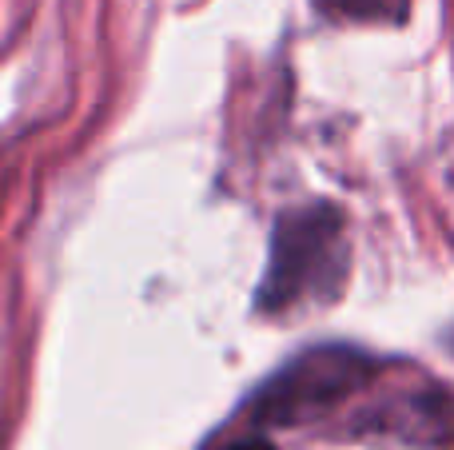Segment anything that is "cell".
<instances>
[{"instance_id": "obj_1", "label": "cell", "mask_w": 454, "mask_h": 450, "mask_svg": "<svg viewBox=\"0 0 454 450\" xmlns=\"http://www.w3.org/2000/svg\"><path fill=\"white\" fill-rule=\"evenodd\" d=\"M347 279V220L335 204L291 207L275 220L271 255L259 279L255 307L263 315L335 295Z\"/></svg>"}, {"instance_id": "obj_2", "label": "cell", "mask_w": 454, "mask_h": 450, "mask_svg": "<svg viewBox=\"0 0 454 450\" xmlns=\"http://www.w3.org/2000/svg\"><path fill=\"white\" fill-rule=\"evenodd\" d=\"M375 371L379 359L359 347H343V343L311 347L263 383V391L251 399V419L263 427H295V423L319 419Z\"/></svg>"}, {"instance_id": "obj_3", "label": "cell", "mask_w": 454, "mask_h": 450, "mask_svg": "<svg viewBox=\"0 0 454 450\" xmlns=\"http://www.w3.org/2000/svg\"><path fill=\"white\" fill-rule=\"evenodd\" d=\"M411 0H315L335 20H359V24H379V20H403Z\"/></svg>"}, {"instance_id": "obj_4", "label": "cell", "mask_w": 454, "mask_h": 450, "mask_svg": "<svg viewBox=\"0 0 454 450\" xmlns=\"http://www.w3.org/2000/svg\"><path fill=\"white\" fill-rule=\"evenodd\" d=\"M227 450H275L267 438H239V443H231Z\"/></svg>"}]
</instances>
